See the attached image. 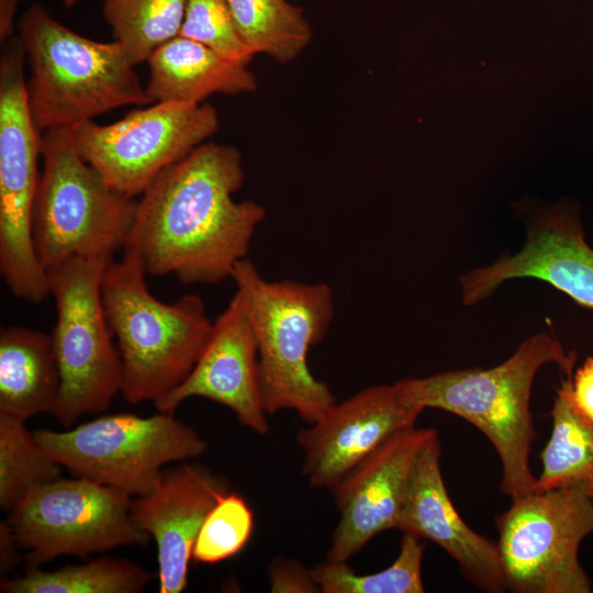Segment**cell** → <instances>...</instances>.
I'll return each instance as SVG.
<instances>
[{"label": "cell", "instance_id": "obj_1", "mask_svg": "<svg viewBox=\"0 0 593 593\" xmlns=\"http://www.w3.org/2000/svg\"><path fill=\"white\" fill-rule=\"evenodd\" d=\"M244 179L235 146L201 144L141 194L124 248L150 276L175 275L183 284L230 279L266 217L259 203L234 199Z\"/></svg>", "mask_w": 593, "mask_h": 593}, {"label": "cell", "instance_id": "obj_2", "mask_svg": "<svg viewBox=\"0 0 593 593\" xmlns=\"http://www.w3.org/2000/svg\"><path fill=\"white\" fill-rule=\"evenodd\" d=\"M574 362V353H567L552 334L540 332L495 367L448 370L405 378L396 384L423 411L432 407L452 413L484 434L501 460L500 490L515 499L532 492L536 480L529 465L535 437L529 404L536 373L555 363L570 377Z\"/></svg>", "mask_w": 593, "mask_h": 593}, {"label": "cell", "instance_id": "obj_3", "mask_svg": "<svg viewBox=\"0 0 593 593\" xmlns=\"http://www.w3.org/2000/svg\"><path fill=\"white\" fill-rule=\"evenodd\" d=\"M139 257L124 248L108 264L101 298L122 361L121 394L130 404L153 403L177 388L191 372L210 336L202 299L184 294L175 303L148 290Z\"/></svg>", "mask_w": 593, "mask_h": 593}, {"label": "cell", "instance_id": "obj_4", "mask_svg": "<svg viewBox=\"0 0 593 593\" xmlns=\"http://www.w3.org/2000/svg\"><path fill=\"white\" fill-rule=\"evenodd\" d=\"M16 30L31 69L27 104L40 133L153 103L118 42L81 36L38 3L24 10Z\"/></svg>", "mask_w": 593, "mask_h": 593}, {"label": "cell", "instance_id": "obj_5", "mask_svg": "<svg viewBox=\"0 0 593 593\" xmlns=\"http://www.w3.org/2000/svg\"><path fill=\"white\" fill-rule=\"evenodd\" d=\"M231 279L244 298L256 337L267 414L293 410L306 423L316 422L336 403L307 365L310 348L324 339L334 318L332 288L267 280L247 258L236 264Z\"/></svg>", "mask_w": 593, "mask_h": 593}, {"label": "cell", "instance_id": "obj_6", "mask_svg": "<svg viewBox=\"0 0 593 593\" xmlns=\"http://www.w3.org/2000/svg\"><path fill=\"white\" fill-rule=\"evenodd\" d=\"M41 157L32 234L45 270L71 256L112 257L124 248L137 200L110 186L80 156L68 127L42 133Z\"/></svg>", "mask_w": 593, "mask_h": 593}, {"label": "cell", "instance_id": "obj_7", "mask_svg": "<svg viewBox=\"0 0 593 593\" xmlns=\"http://www.w3.org/2000/svg\"><path fill=\"white\" fill-rule=\"evenodd\" d=\"M112 257L71 256L46 269L55 300L52 333L60 385L52 415L65 428L108 410L122 387L120 351L112 343L101 280Z\"/></svg>", "mask_w": 593, "mask_h": 593}, {"label": "cell", "instance_id": "obj_8", "mask_svg": "<svg viewBox=\"0 0 593 593\" xmlns=\"http://www.w3.org/2000/svg\"><path fill=\"white\" fill-rule=\"evenodd\" d=\"M44 450L75 477L143 496L158 483L163 467L203 455L208 443L174 413L148 417L103 415L72 429H37Z\"/></svg>", "mask_w": 593, "mask_h": 593}, {"label": "cell", "instance_id": "obj_9", "mask_svg": "<svg viewBox=\"0 0 593 593\" xmlns=\"http://www.w3.org/2000/svg\"><path fill=\"white\" fill-rule=\"evenodd\" d=\"M1 45L0 273L15 298L37 304L51 295L32 234L42 133L27 104L22 42L16 35Z\"/></svg>", "mask_w": 593, "mask_h": 593}, {"label": "cell", "instance_id": "obj_10", "mask_svg": "<svg viewBox=\"0 0 593 593\" xmlns=\"http://www.w3.org/2000/svg\"><path fill=\"white\" fill-rule=\"evenodd\" d=\"M506 590L515 593H590L580 561L593 533V500L580 488L532 491L512 499L496 519Z\"/></svg>", "mask_w": 593, "mask_h": 593}, {"label": "cell", "instance_id": "obj_11", "mask_svg": "<svg viewBox=\"0 0 593 593\" xmlns=\"http://www.w3.org/2000/svg\"><path fill=\"white\" fill-rule=\"evenodd\" d=\"M132 497L98 482L58 478L27 494L8 522L27 566L40 567L61 556L89 553L122 546H147L150 536L131 515Z\"/></svg>", "mask_w": 593, "mask_h": 593}, {"label": "cell", "instance_id": "obj_12", "mask_svg": "<svg viewBox=\"0 0 593 593\" xmlns=\"http://www.w3.org/2000/svg\"><path fill=\"white\" fill-rule=\"evenodd\" d=\"M219 127V114L211 104L157 102L108 125L91 120L68 128L80 156L110 186L135 198Z\"/></svg>", "mask_w": 593, "mask_h": 593}, {"label": "cell", "instance_id": "obj_13", "mask_svg": "<svg viewBox=\"0 0 593 593\" xmlns=\"http://www.w3.org/2000/svg\"><path fill=\"white\" fill-rule=\"evenodd\" d=\"M422 412L396 382L365 388L333 404L298 432L302 474L311 488L331 490L390 437L414 427Z\"/></svg>", "mask_w": 593, "mask_h": 593}, {"label": "cell", "instance_id": "obj_14", "mask_svg": "<svg viewBox=\"0 0 593 593\" xmlns=\"http://www.w3.org/2000/svg\"><path fill=\"white\" fill-rule=\"evenodd\" d=\"M521 278L545 281L593 310V249L585 242L578 208L571 201L541 209L528 225L518 253L466 273L460 279L463 303L474 305L503 282Z\"/></svg>", "mask_w": 593, "mask_h": 593}, {"label": "cell", "instance_id": "obj_15", "mask_svg": "<svg viewBox=\"0 0 593 593\" xmlns=\"http://www.w3.org/2000/svg\"><path fill=\"white\" fill-rule=\"evenodd\" d=\"M200 396L228 407L258 435L269 432L264 404L258 347L244 298L236 290L212 324L210 336L188 377L154 402L157 412L174 413L187 399Z\"/></svg>", "mask_w": 593, "mask_h": 593}, {"label": "cell", "instance_id": "obj_16", "mask_svg": "<svg viewBox=\"0 0 593 593\" xmlns=\"http://www.w3.org/2000/svg\"><path fill=\"white\" fill-rule=\"evenodd\" d=\"M433 430L396 433L331 489L339 518L326 560L348 561L373 537L396 529L414 461Z\"/></svg>", "mask_w": 593, "mask_h": 593}, {"label": "cell", "instance_id": "obj_17", "mask_svg": "<svg viewBox=\"0 0 593 593\" xmlns=\"http://www.w3.org/2000/svg\"><path fill=\"white\" fill-rule=\"evenodd\" d=\"M396 529L438 545L477 589L489 593L506 590L497 542L470 528L449 497L435 429L414 461Z\"/></svg>", "mask_w": 593, "mask_h": 593}, {"label": "cell", "instance_id": "obj_18", "mask_svg": "<svg viewBox=\"0 0 593 593\" xmlns=\"http://www.w3.org/2000/svg\"><path fill=\"white\" fill-rule=\"evenodd\" d=\"M230 491L227 480L200 463L163 470L156 486L132 500L134 523L157 545L159 593H181L198 533L217 501Z\"/></svg>", "mask_w": 593, "mask_h": 593}, {"label": "cell", "instance_id": "obj_19", "mask_svg": "<svg viewBox=\"0 0 593 593\" xmlns=\"http://www.w3.org/2000/svg\"><path fill=\"white\" fill-rule=\"evenodd\" d=\"M147 63L149 79L145 89L153 103L200 104L215 93L237 96L257 89L248 65L180 35L159 46Z\"/></svg>", "mask_w": 593, "mask_h": 593}, {"label": "cell", "instance_id": "obj_20", "mask_svg": "<svg viewBox=\"0 0 593 593\" xmlns=\"http://www.w3.org/2000/svg\"><path fill=\"white\" fill-rule=\"evenodd\" d=\"M60 385L52 334L22 326L0 333V413L26 421L53 412Z\"/></svg>", "mask_w": 593, "mask_h": 593}, {"label": "cell", "instance_id": "obj_21", "mask_svg": "<svg viewBox=\"0 0 593 593\" xmlns=\"http://www.w3.org/2000/svg\"><path fill=\"white\" fill-rule=\"evenodd\" d=\"M550 416L551 434L533 491L580 488L593 500V422L572 404L568 379L557 389Z\"/></svg>", "mask_w": 593, "mask_h": 593}, {"label": "cell", "instance_id": "obj_22", "mask_svg": "<svg viewBox=\"0 0 593 593\" xmlns=\"http://www.w3.org/2000/svg\"><path fill=\"white\" fill-rule=\"evenodd\" d=\"M243 44L284 65L296 59L312 41L303 10L287 0H226Z\"/></svg>", "mask_w": 593, "mask_h": 593}, {"label": "cell", "instance_id": "obj_23", "mask_svg": "<svg viewBox=\"0 0 593 593\" xmlns=\"http://www.w3.org/2000/svg\"><path fill=\"white\" fill-rule=\"evenodd\" d=\"M154 574L125 560L101 558L53 571L30 567L21 575L0 581L2 593H138Z\"/></svg>", "mask_w": 593, "mask_h": 593}, {"label": "cell", "instance_id": "obj_24", "mask_svg": "<svg viewBox=\"0 0 593 593\" xmlns=\"http://www.w3.org/2000/svg\"><path fill=\"white\" fill-rule=\"evenodd\" d=\"M187 0H103L102 12L118 42L136 66L180 33Z\"/></svg>", "mask_w": 593, "mask_h": 593}, {"label": "cell", "instance_id": "obj_25", "mask_svg": "<svg viewBox=\"0 0 593 593\" xmlns=\"http://www.w3.org/2000/svg\"><path fill=\"white\" fill-rule=\"evenodd\" d=\"M61 466L25 421L0 413V508L12 511L35 489L60 478Z\"/></svg>", "mask_w": 593, "mask_h": 593}, {"label": "cell", "instance_id": "obj_26", "mask_svg": "<svg viewBox=\"0 0 593 593\" xmlns=\"http://www.w3.org/2000/svg\"><path fill=\"white\" fill-rule=\"evenodd\" d=\"M421 539L403 533L400 552L388 568L370 574H357L347 561L325 560L311 570L324 593H423Z\"/></svg>", "mask_w": 593, "mask_h": 593}, {"label": "cell", "instance_id": "obj_27", "mask_svg": "<svg viewBox=\"0 0 593 593\" xmlns=\"http://www.w3.org/2000/svg\"><path fill=\"white\" fill-rule=\"evenodd\" d=\"M253 511L243 496L227 492L205 517L192 549L199 563H216L238 553L250 538Z\"/></svg>", "mask_w": 593, "mask_h": 593}, {"label": "cell", "instance_id": "obj_28", "mask_svg": "<svg viewBox=\"0 0 593 593\" xmlns=\"http://www.w3.org/2000/svg\"><path fill=\"white\" fill-rule=\"evenodd\" d=\"M179 35L234 61L248 65L254 57L236 33L226 0H187Z\"/></svg>", "mask_w": 593, "mask_h": 593}, {"label": "cell", "instance_id": "obj_29", "mask_svg": "<svg viewBox=\"0 0 593 593\" xmlns=\"http://www.w3.org/2000/svg\"><path fill=\"white\" fill-rule=\"evenodd\" d=\"M271 592H318L311 570L291 559H277L269 569Z\"/></svg>", "mask_w": 593, "mask_h": 593}, {"label": "cell", "instance_id": "obj_30", "mask_svg": "<svg viewBox=\"0 0 593 593\" xmlns=\"http://www.w3.org/2000/svg\"><path fill=\"white\" fill-rule=\"evenodd\" d=\"M574 407L593 422V357H588L572 376L567 377Z\"/></svg>", "mask_w": 593, "mask_h": 593}, {"label": "cell", "instance_id": "obj_31", "mask_svg": "<svg viewBox=\"0 0 593 593\" xmlns=\"http://www.w3.org/2000/svg\"><path fill=\"white\" fill-rule=\"evenodd\" d=\"M21 549L13 528L8 521L0 522V574L1 580L7 579L8 574L20 563Z\"/></svg>", "mask_w": 593, "mask_h": 593}, {"label": "cell", "instance_id": "obj_32", "mask_svg": "<svg viewBox=\"0 0 593 593\" xmlns=\"http://www.w3.org/2000/svg\"><path fill=\"white\" fill-rule=\"evenodd\" d=\"M20 0H0V42L5 43L14 36V21Z\"/></svg>", "mask_w": 593, "mask_h": 593}, {"label": "cell", "instance_id": "obj_33", "mask_svg": "<svg viewBox=\"0 0 593 593\" xmlns=\"http://www.w3.org/2000/svg\"><path fill=\"white\" fill-rule=\"evenodd\" d=\"M79 0H61L63 4L66 7V8H71L74 7Z\"/></svg>", "mask_w": 593, "mask_h": 593}]
</instances>
